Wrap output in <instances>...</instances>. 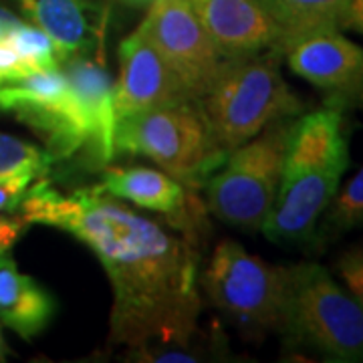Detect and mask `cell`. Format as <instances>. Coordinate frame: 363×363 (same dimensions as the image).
Returning a JSON list of instances; mask_svg holds the SVG:
<instances>
[{
  "mask_svg": "<svg viewBox=\"0 0 363 363\" xmlns=\"http://www.w3.org/2000/svg\"><path fill=\"white\" fill-rule=\"evenodd\" d=\"M18 212L28 224L75 236L99 259L113 293L111 345L147 355L143 359L190 345L202 309L196 240L169 233L160 220L93 186L63 194L39 180L26 190Z\"/></svg>",
  "mask_w": 363,
  "mask_h": 363,
  "instance_id": "6da1fadb",
  "label": "cell"
},
{
  "mask_svg": "<svg viewBox=\"0 0 363 363\" xmlns=\"http://www.w3.org/2000/svg\"><path fill=\"white\" fill-rule=\"evenodd\" d=\"M350 162L345 113L327 105L303 113L289 142L277 200L260 233L279 247L311 248Z\"/></svg>",
  "mask_w": 363,
  "mask_h": 363,
  "instance_id": "7a4b0ae2",
  "label": "cell"
},
{
  "mask_svg": "<svg viewBox=\"0 0 363 363\" xmlns=\"http://www.w3.org/2000/svg\"><path fill=\"white\" fill-rule=\"evenodd\" d=\"M283 52L277 49L222 59L206 95L196 101L214 143L230 154L272 121L307 111L281 73Z\"/></svg>",
  "mask_w": 363,
  "mask_h": 363,
  "instance_id": "3957f363",
  "label": "cell"
},
{
  "mask_svg": "<svg viewBox=\"0 0 363 363\" xmlns=\"http://www.w3.org/2000/svg\"><path fill=\"white\" fill-rule=\"evenodd\" d=\"M286 297L279 335L291 350L327 362H363V307L323 264H286Z\"/></svg>",
  "mask_w": 363,
  "mask_h": 363,
  "instance_id": "277c9868",
  "label": "cell"
},
{
  "mask_svg": "<svg viewBox=\"0 0 363 363\" xmlns=\"http://www.w3.org/2000/svg\"><path fill=\"white\" fill-rule=\"evenodd\" d=\"M298 117L272 121L226 156L204 184L210 214L242 233L262 230L277 200L286 150Z\"/></svg>",
  "mask_w": 363,
  "mask_h": 363,
  "instance_id": "5b68a950",
  "label": "cell"
},
{
  "mask_svg": "<svg viewBox=\"0 0 363 363\" xmlns=\"http://www.w3.org/2000/svg\"><path fill=\"white\" fill-rule=\"evenodd\" d=\"M116 152L150 157L190 190L204 188L228 156L212 140L196 101L117 119Z\"/></svg>",
  "mask_w": 363,
  "mask_h": 363,
  "instance_id": "8992f818",
  "label": "cell"
},
{
  "mask_svg": "<svg viewBox=\"0 0 363 363\" xmlns=\"http://www.w3.org/2000/svg\"><path fill=\"white\" fill-rule=\"evenodd\" d=\"M200 286L208 301L248 339L281 331L286 297V269L250 255L238 242H220Z\"/></svg>",
  "mask_w": 363,
  "mask_h": 363,
  "instance_id": "52a82bcc",
  "label": "cell"
},
{
  "mask_svg": "<svg viewBox=\"0 0 363 363\" xmlns=\"http://www.w3.org/2000/svg\"><path fill=\"white\" fill-rule=\"evenodd\" d=\"M0 113L16 117L35 131L55 162H65L85 152L87 128L77 97L61 69L0 85Z\"/></svg>",
  "mask_w": 363,
  "mask_h": 363,
  "instance_id": "ba28073f",
  "label": "cell"
},
{
  "mask_svg": "<svg viewBox=\"0 0 363 363\" xmlns=\"http://www.w3.org/2000/svg\"><path fill=\"white\" fill-rule=\"evenodd\" d=\"M188 95L200 101L220 65V55L196 13L192 0H152L140 25Z\"/></svg>",
  "mask_w": 363,
  "mask_h": 363,
  "instance_id": "9c48e42d",
  "label": "cell"
},
{
  "mask_svg": "<svg viewBox=\"0 0 363 363\" xmlns=\"http://www.w3.org/2000/svg\"><path fill=\"white\" fill-rule=\"evenodd\" d=\"M289 69L323 93V105L343 111H363V47L343 30L301 40L285 51Z\"/></svg>",
  "mask_w": 363,
  "mask_h": 363,
  "instance_id": "30bf717a",
  "label": "cell"
},
{
  "mask_svg": "<svg viewBox=\"0 0 363 363\" xmlns=\"http://www.w3.org/2000/svg\"><path fill=\"white\" fill-rule=\"evenodd\" d=\"M178 75L147 39L142 26L119 45V79L116 83L117 119L160 107L192 104Z\"/></svg>",
  "mask_w": 363,
  "mask_h": 363,
  "instance_id": "8fae6325",
  "label": "cell"
},
{
  "mask_svg": "<svg viewBox=\"0 0 363 363\" xmlns=\"http://www.w3.org/2000/svg\"><path fill=\"white\" fill-rule=\"evenodd\" d=\"M93 188L133 206L164 214L176 230L196 240L200 226L194 224L202 216L200 202L192 196L190 188L174 180L166 172L143 166L104 168L101 182Z\"/></svg>",
  "mask_w": 363,
  "mask_h": 363,
  "instance_id": "7c38bea8",
  "label": "cell"
},
{
  "mask_svg": "<svg viewBox=\"0 0 363 363\" xmlns=\"http://www.w3.org/2000/svg\"><path fill=\"white\" fill-rule=\"evenodd\" d=\"M63 67L87 128V164L95 169L107 168L117 154L116 83L93 57H75Z\"/></svg>",
  "mask_w": 363,
  "mask_h": 363,
  "instance_id": "4fadbf2b",
  "label": "cell"
},
{
  "mask_svg": "<svg viewBox=\"0 0 363 363\" xmlns=\"http://www.w3.org/2000/svg\"><path fill=\"white\" fill-rule=\"evenodd\" d=\"M23 16L49 35L63 57H93L104 43L109 11L95 0H16Z\"/></svg>",
  "mask_w": 363,
  "mask_h": 363,
  "instance_id": "5bb4252c",
  "label": "cell"
},
{
  "mask_svg": "<svg viewBox=\"0 0 363 363\" xmlns=\"http://www.w3.org/2000/svg\"><path fill=\"white\" fill-rule=\"evenodd\" d=\"M192 4L220 59L247 57L279 45V30L260 0H192Z\"/></svg>",
  "mask_w": 363,
  "mask_h": 363,
  "instance_id": "9a60e30c",
  "label": "cell"
},
{
  "mask_svg": "<svg viewBox=\"0 0 363 363\" xmlns=\"http://www.w3.org/2000/svg\"><path fill=\"white\" fill-rule=\"evenodd\" d=\"M55 313L51 293L18 271L9 250L0 252V323L28 341L49 327Z\"/></svg>",
  "mask_w": 363,
  "mask_h": 363,
  "instance_id": "2e32d148",
  "label": "cell"
},
{
  "mask_svg": "<svg viewBox=\"0 0 363 363\" xmlns=\"http://www.w3.org/2000/svg\"><path fill=\"white\" fill-rule=\"evenodd\" d=\"M351 0H260L279 30L277 49L285 55L301 40L343 30Z\"/></svg>",
  "mask_w": 363,
  "mask_h": 363,
  "instance_id": "e0dca14e",
  "label": "cell"
},
{
  "mask_svg": "<svg viewBox=\"0 0 363 363\" xmlns=\"http://www.w3.org/2000/svg\"><path fill=\"white\" fill-rule=\"evenodd\" d=\"M355 230H363V166L341 190H337L335 198L325 210L313 247H323Z\"/></svg>",
  "mask_w": 363,
  "mask_h": 363,
  "instance_id": "ac0fdd59",
  "label": "cell"
},
{
  "mask_svg": "<svg viewBox=\"0 0 363 363\" xmlns=\"http://www.w3.org/2000/svg\"><path fill=\"white\" fill-rule=\"evenodd\" d=\"M55 157L35 143L18 140L9 133H0V178L13 174H30L45 178L55 166Z\"/></svg>",
  "mask_w": 363,
  "mask_h": 363,
  "instance_id": "d6986e66",
  "label": "cell"
},
{
  "mask_svg": "<svg viewBox=\"0 0 363 363\" xmlns=\"http://www.w3.org/2000/svg\"><path fill=\"white\" fill-rule=\"evenodd\" d=\"M2 43L13 47L37 73L57 71L63 67V57L57 49L55 40L35 25H26V23L18 25Z\"/></svg>",
  "mask_w": 363,
  "mask_h": 363,
  "instance_id": "ffe728a7",
  "label": "cell"
},
{
  "mask_svg": "<svg viewBox=\"0 0 363 363\" xmlns=\"http://www.w3.org/2000/svg\"><path fill=\"white\" fill-rule=\"evenodd\" d=\"M335 272L343 286L363 307V240L345 248L335 260Z\"/></svg>",
  "mask_w": 363,
  "mask_h": 363,
  "instance_id": "44dd1931",
  "label": "cell"
},
{
  "mask_svg": "<svg viewBox=\"0 0 363 363\" xmlns=\"http://www.w3.org/2000/svg\"><path fill=\"white\" fill-rule=\"evenodd\" d=\"M33 180L37 178L30 174H13L0 178V214H11L18 210L26 194V188Z\"/></svg>",
  "mask_w": 363,
  "mask_h": 363,
  "instance_id": "7402d4cb",
  "label": "cell"
},
{
  "mask_svg": "<svg viewBox=\"0 0 363 363\" xmlns=\"http://www.w3.org/2000/svg\"><path fill=\"white\" fill-rule=\"evenodd\" d=\"M37 73L33 67L26 63L25 59L9 47L6 43H0V85L14 83L18 79Z\"/></svg>",
  "mask_w": 363,
  "mask_h": 363,
  "instance_id": "603a6c76",
  "label": "cell"
},
{
  "mask_svg": "<svg viewBox=\"0 0 363 363\" xmlns=\"http://www.w3.org/2000/svg\"><path fill=\"white\" fill-rule=\"evenodd\" d=\"M28 228V222H25L21 216H2L0 214V252H6L11 250L13 245L26 233Z\"/></svg>",
  "mask_w": 363,
  "mask_h": 363,
  "instance_id": "cb8c5ba5",
  "label": "cell"
},
{
  "mask_svg": "<svg viewBox=\"0 0 363 363\" xmlns=\"http://www.w3.org/2000/svg\"><path fill=\"white\" fill-rule=\"evenodd\" d=\"M343 30H351L363 37V0H351Z\"/></svg>",
  "mask_w": 363,
  "mask_h": 363,
  "instance_id": "d4e9b609",
  "label": "cell"
},
{
  "mask_svg": "<svg viewBox=\"0 0 363 363\" xmlns=\"http://www.w3.org/2000/svg\"><path fill=\"white\" fill-rule=\"evenodd\" d=\"M18 25H23V21L13 11H9L6 6L0 4V43L6 39Z\"/></svg>",
  "mask_w": 363,
  "mask_h": 363,
  "instance_id": "484cf974",
  "label": "cell"
},
{
  "mask_svg": "<svg viewBox=\"0 0 363 363\" xmlns=\"http://www.w3.org/2000/svg\"><path fill=\"white\" fill-rule=\"evenodd\" d=\"M128 4H133V6H142V4H152V0H123Z\"/></svg>",
  "mask_w": 363,
  "mask_h": 363,
  "instance_id": "4316f807",
  "label": "cell"
},
{
  "mask_svg": "<svg viewBox=\"0 0 363 363\" xmlns=\"http://www.w3.org/2000/svg\"><path fill=\"white\" fill-rule=\"evenodd\" d=\"M2 351H4V341H2V335H0V359H2Z\"/></svg>",
  "mask_w": 363,
  "mask_h": 363,
  "instance_id": "83f0119b",
  "label": "cell"
}]
</instances>
